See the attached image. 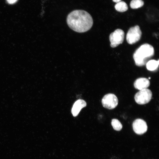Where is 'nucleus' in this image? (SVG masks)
<instances>
[{"label": "nucleus", "instance_id": "nucleus-1", "mask_svg": "<svg viewBox=\"0 0 159 159\" xmlns=\"http://www.w3.org/2000/svg\"><path fill=\"white\" fill-rule=\"evenodd\" d=\"M67 22L69 27L73 31L83 33L91 28L93 24V20L87 11L82 10H75L68 14Z\"/></svg>", "mask_w": 159, "mask_h": 159}, {"label": "nucleus", "instance_id": "nucleus-2", "mask_svg": "<svg viewBox=\"0 0 159 159\" xmlns=\"http://www.w3.org/2000/svg\"><path fill=\"white\" fill-rule=\"evenodd\" d=\"M154 50L153 47L148 44H145L138 48L134 53L133 58L136 65H145L148 59L153 56Z\"/></svg>", "mask_w": 159, "mask_h": 159}, {"label": "nucleus", "instance_id": "nucleus-3", "mask_svg": "<svg viewBox=\"0 0 159 159\" xmlns=\"http://www.w3.org/2000/svg\"><path fill=\"white\" fill-rule=\"evenodd\" d=\"M142 32L138 25L130 28L126 35V40L129 44H132L138 41L140 39Z\"/></svg>", "mask_w": 159, "mask_h": 159}, {"label": "nucleus", "instance_id": "nucleus-4", "mask_svg": "<svg viewBox=\"0 0 159 159\" xmlns=\"http://www.w3.org/2000/svg\"><path fill=\"white\" fill-rule=\"evenodd\" d=\"M152 94L150 90L145 89L137 92L135 95L134 99L136 102L139 105H144L149 102L152 97Z\"/></svg>", "mask_w": 159, "mask_h": 159}, {"label": "nucleus", "instance_id": "nucleus-5", "mask_svg": "<svg viewBox=\"0 0 159 159\" xmlns=\"http://www.w3.org/2000/svg\"><path fill=\"white\" fill-rule=\"evenodd\" d=\"M124 36L123 31L119 29L111 33L109 36L110 46L112 48H115L122 44L124 40Z\"/></svg>", "mask_w": 159, "mask_h": 159}, {"label": "nucleus", "instance_id": "nucleus-6", "mask_svg": "<svg viewBox=\"0 0 159 159\" xmlns=\"http://www.w3.org/2000/svg\"><path fill=\"white\" fill-rule=\"evenodd\" d=\"M102 103L105 108L112 109L117 106L118 99L114 94L109 93L104 96L102 99Z\"/></svg>", "mask_w": 159, "mask_h": 159}, {"label": "nucleus", "instance_id": "nucleus-7", "mask_svg": "<svg viewBox=\"0 0 159 159\" xmlns=\"http://www.w3.org/2000/svg\"><path fill=\"white\" fill-rule=\"evenodd\" d=\"M132 126L134 131L138 135H142L147 130L148 126L146 122L141 119L135 120L133 122Z\"/></svg>", "mask_w": 159, "mask_h": 159}, {"label": "nucleus", "instance_id": "nucleus-8", "mask_svg": "<svg viewBox=\"0 0 159 159\" xmlns=\"http://www.w3.org/2000/svg\"><path fill=\"white\" fill-rule=\"evenodd\" d=\"M150 85V82L147 78L144 77L137 79L134 83L135 88L139 90L147 89Z\"/></svg>", "mask_w": 159, "mask_h": 159}, {"label": "nucleus", "instance_id": "nucleus-9", "mask_svg": "<svg viewBox=\"0 0 159 159\" xmlns=\"http://www.w3.org/2000/svg\"><path fill=\"white\" fill-rule=\"evenodd\" d=\"M86 102L82 100H77L74 104L72 109V113L74 117L77 115L81 110L86 106Z\"/></svg>", "mask_w": 159, "mask_h": 159}, {"label": "nucleus", "instance_id": "nucleus-10", "mask_svg": "<svg viewBox=\"0 0 159 159\" xmlns=\"http://www.w3.org/2000/svg\"><path fill=\"white\" fill-rule=\"evenodd\" d=\"M159 60L152 59L148 61L146 63V67L148 70L153 71L156 70L159 65Z\"/></svg>", "mask_w": 159, "mask_h": 159}, {"label": "nucleus", "instance_id": "nucleus-11", "mask_svg": "<svg viewBox=\"0 0 159 159\" xmlns=\"http://www.w3.org/2000/svg\"><path fill=\"white\" fill-rule=\"evenodd\" d=\"M116 10L120 12H124L128 9V6L124 1H121L117 2L115 6Z\"/></svg>", "mask_w": 159, "mask_h": 159}, {"label": "nucleus", "instance_id": "nucleus-12", "mask_svg": "<svg viewBox=\"0 0 159 159\" xmlns=\"http://www.w3.org/2000/svg\"><path fill=\"white\" fill-rule=\"evenodd\" d=\"M144 4L142 0H132L130 2V6L132 9H137L142 7Z\"/></svg>", "mask_w": 159, "mask_h": 159}, {"label": "nucleus", "instance_id": "nucleus-13", "mask_svg": "<svg viewBox=\"0 0 159 159\" xmlns=\"http://www.w3.org/2000/svg\"><path fill=\"white\" fill-rule=\"evenodd\" d=\"M111 125L114 129L117 131L121 130L122 126L121 122L117 119H113L111 121Z\"/></svg>", "mask_w": 159, "mask_h": 159}, {"label": "nucleus", "instance_id": "nucleus-14", "mask_svg": "<svg viewBox=\"0 0 159 159\" xmlns=\"http://www.w3.org/2000/svg\"><path fill=\"white\" fill-rule=\"evenodd\" d=\"M18 0H6L8 3L10 4H13L16 2Z\"/></svg>", "mask_w": 159, "mask_h": 159}, {"label": "nucleus", "instance_id": "nucleus-15", "mask_svg": "<svg viewBox=\"0 0 159 159\" xmlns=\"http://www.w3.org/2000/svg\"><path fill=\"white\" fill-rule=\"evenodd\" d=\"M113 1L116 3L118 2L121 1V0H112Z\"/></svg>", "mask_w": 159, "mask_h": 159}, {"label": "nucleus", "instance_id": "nucleus-16", "mask_svg": "<svg viewBox=\"0 0 159 159\" xmlns=\"http://www.w3.org/2000/svg\"><path fill=\"white\" fill-rule=\"evenodd\" d=\"M148 79H150V77H149L148 78Z\"/></svg>", "mask_w": 159, "mask_h": 159}]
</instances>
